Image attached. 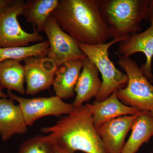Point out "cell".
<instances>
[{
	"label": "cell",
	"instance_id": "1",
	"mask_svg": "<svg viewBox=\"0 0 153 153\" xmlns=\"http://www.w3.org/2000/svg\"><path fill=\"white\" fill-rule=\"evenodd\" d=\"M52 16L78 43L98 45L110 38L98 0H60Z\"/></svg>",
	"mask_w": 153,
	"mask_h": 153
},
{
	"label": "cell",
	"instance_id": "2",
	"mask_svg": "<svg viewBox=\"0 0 153 153\" xmlns=\"http://www.w3.org/2000/svg\"><path fill=\"white\" fill-rule=\"evenodd\" d=\"M55 145L71 152L105 153L88 104L74 107L54 125L41 128Z\"/></svg>",
	"mask_w": 153,
	"mask_h": 153
},
{
	"label": "cell",
	"instance_id": "3",
	"mask_svg": "<svg viewBox=\"0 0 153 153\" xmlns=\"http://www.w3.org/2000/svg\"><path fill=\"white\" fill-rule=\"evenodd\" d=\"M110 38H127L142 30L150 0H98Z\"/></svg>",
	"mask_w": 153,
	"mask_h": 153
},
{
	"label": "cell",
	"instance_id": "4",
	"mask_svg": "<svg viewBox=\"0 0 153 153\" xmlns=\"http://www.w3.org/2000/svg\"><path fill=\"white\" fill-rule=\"evenodd\" d=\"M128 37L114 39L108 43L98 45H86L78 42V47L101 74V88L96 97L97 101L104 100L113 92L124 88L127 84V75L116 68L109 58L108 51L113 45L125 41Z\"/></svg>",
	"mask_w": 153,
	"mask_h": 153
},
{
	"label": "cell",
	"instance_id": "5",
	"mask_svg": "<svg viewBox=\"0 0 153 153\" xmlns=\"http://www.w3.org/2000/svg\"><path fill=\"white\" fill-rule=\"evenodd\" d=\"M118 64L125 71L128 78L126 86L116 91L119 100L140 111H153V85L136 62L130 57L120 56Z\"/></svg>",
	"mask_w": 153,
	"mask_h": 153
},
{
	"label": "cell",
	"instance_id": "6",
	"mask_svg": "<svg viewBox=\"0 0 153 153\" xmlns=\"http://www.w3.org/2000/svg\"><path fill=\"white\" fill-rule=\"evenodd\" d=\"M25 2L13 0L0 11V48L27 47L30 43L43 41L44 38L35 27L33 33H28L18 21V17L23 14Z\"/></svg>",
	"mask_w": 153,
	"mask_h": 153
},
{
	"label": "cell",
	"instance_id": "7",
	"mask_svg": "<svg viewBox=\"0 0 153 153\" xmlns=\"http://www.w3.org/2000/svg\"><path fill=\"white\" fill-rule=\"evenodd\" d=\"M43 31L49 43L47 57L53 60L57 66L68 61L86 58L78 47V42L60 28L52 16L45 23Z\"/></svg>",
	"mask_w": 153,
	"mask_h": 153
},
{
	"label": "cell",
	"instance_id": "8",
	"mask_svg": "<svg viewBox=\"0 0 153 153\" xmlns=\"http://www.w3.org/2000/svg\"><path fill=\"white\" fill-rule=\"evenodd\" d=\"M7 95L18 102L27 126L33 125L36 120L44 117L69 114L74 108L73 104L66 103L56 96L26 98L16 95L10 90Z\"/></svg>",
	"mask_w": 153,
	"mask_h": 153
},
{
	"label": "cell",
	"instance_id": "9",
	"mask_svg": "<svg viewBox=\"0 0 153 153\" xmlns=\"http://www.w3.org/2000/svg\"><path fill=\"white\" fill-rule=\"evenodd\" d=\"M25 63L26 94L34 96L49 89L53 84L58 66L47 57L32 56L23 60Z\"/></svg>",
	"mask_w": 153,
	"mask_h": 153
},
{
	"label": "cell",
	"instance_id": "10",
	"mask_svg": "<svg viewBox=\"0 0 153 153\" xmlns=\"http://www.w3.org/2000/svg\"><path fill=\"white\" fill-rule=\"evenodd\" d=\"M140 112L114 119L96 128L105 153H121L126 137Z\"/></svg>",
	"mask_w": 153,
	"mask_h": 153
},
{
	"label": "cell",
	"instance_id": "11",
	"mask_svg": "<svg viewBox=\"0 0 153 153\" xmlns=\"http://www.w3.org/2000/svg\"><path fill=\"white\" fill-rule=\"evenodd\" d=\"M117 52L121 56L130 57L138 52H142L146 57V62L140 67L150 82L153 81L152 60L153 57V25L143 32L134 33L125 41L119 43Z\"/></svg>",
	"mask_w": 153,
	"mask_h": 153
},
{
	"label": "cell",
	"instance_id": "12",
	"mask_svg": "<svg viewBox=\"0 0 153 153\" xmlns=\"http://www.w3.org/2000/svg\"><path fill=\"white\" fill-rule=\"evenodd\" d=\"M27 131V126L20 106L12 99H0V134L3 141L16 134H23Z\"/></svg>",
	"mask_w": 153,
	"mask_h": 153
},
{
	"label": "cell",
	"instance_id": "13",
	"mask_svg": "<svg viewBox=\"0 0 153 153\" xmlns=\"http://www.w3.org/2000/svg\"><path fill=\"white\" fill-rule=\"evenodd\" d=\"M98 72L95 65L87 57L83 60L82 71L74 89L76 93L73 103L74 107L82 106L84 102L97 96L102 82Z\"/></svg>",
	"mask_w": 153,
	"mask_h": 153
},
{
	"label": "cell",
	"instance_id": "14",
	"mask_svg": "<svg viewBox=\"0 0 153 153\" xmlns=\"http://www.w3.org/2000/svg\"><path fill=\"white\" fill-rule=\"evenodd\" d=\"M91 111L95 128L108 121L139 112V110L127 106L117 97L116 91L102 101L95 100L92 104H88Z\"/></svg>",
	"mask_w": 153,
	"mask_h": 153
},
{
	"label": "cell",
	"instance_id": "15",
	"mask_svg": "<svg viewBox=\"0 0 153 153\" xmlns=\"http://www.w3.org/2000/svg\"><path fill=\"white\" fill-rule=\"evenodd\" d=\"M83 60L68 61L58 66L52 84L55 96L62 100L74 96Z\"/></svg>",
	"mask_w": 153,
	"mask_h": 153
},
{
	"label": "cell",
	"instance_id": "16",
	"mask_svg": "<svg viewBox=\"0 0 153 153\" xmlns=\"http://www.w3.org/2000/svg\"><path fill=\"white\" fill-rule=\"evenodd\" d=\"M131 132L121 153H136L153 137V117L147 111H141L132 126Z\"/></svg>",
	"mask_w": 153,
	"mask_h": 153
},
{
	"label": "cell",
	"instance_id": "17",
	"mask_svg": "<svg viewBox=\"0 0 153 153\" xmlns=\"http://www.w3.org/2000/svg\"><path fill=\"white\" fill-rule=\"evenodd\" d=\"M59 2V0H28L25 2L22 15L38 32H42Z\"/></svg>",
	"mask_w": 153,
	"mask_h": 153
},
{
	"label": "cell",
	"instance_id": "18",
	"mask_svg": "<svg viewBox=\"0 0 153 153\" xmlns=\"http://www.w3.org/2000/svg\"><path fill=\"white\" fill-rule=\"evenodd\" d=\"M21 61L9 60L0 63V86L2 89L15 91L24 95L26 94L25 66Z\"/></svg>",
	"mask_w": 153,
	"mask_h": 153
},
{
	"label": "cell",
	"instance_id": "19",
	"mask_svg": "<svg viewBox=\"0 0 153 153\" xmlns=\"http://www.w3.org/2000/svg\"><path fill=\"white\" fill-rule=\"evenodd\" d=\"M49 50V43L45 41L27 47H1L0 63L9 60L22 61L27 57H47Z\"/></svg>",
	"mask_w": 153,
	"mask_h": 153
},
{
	"label": "cell",
	"instance_id": "20",
	"mask_svg": "<svg viewBox=\"0 0 153 153\" xmlns=\"http://www.w3.org/2000/svg\"><path fill=\"white\" fill-rule=\"evenodd\" d=\"M55 146L47 135H37L22 143L18 153H55Z\"/></svg>",
	"mask_w": 153,
	"mask_h": 153
},
{
	"label": "cell",
	"instance_id": "21",
	"mask_svg": "<svg viewBox=\"0 0 153 153\" xmlns=\"http://www.w3.org/2000/svg\"><path fill=\"white\" fill-rule=\"evenodd\" d=\"M150 22L151 25H153V0L150 1L149 7H148L147 17Z\"/></svg>",
	"mask_w": 153,
	"mask_h": 153
},
{
	"label": "cell",
	"instance_id": "22",
	"mask_svg": "<svg viewBox=\"0 0 153 153\" xmlns=\"http://www.w3.org/2000/svg\"><path fill=\"white\" fill-rule=\"evenodd\" d=\"M13 0H0V11L9 5Z\"/></svg>",
	"mask_w": 153,
	"mask_h": 153
},
{
	"label": "cell",
	"instance_id": "23",
	"mask_svg": "<svg viewBox=\"0 0 153 153\" xmlns=\"http://www.w3.org/2000/svg\"><path fill=\"white\" fill-rule=\"evenodd\" d=\"M55 153H76V152H71L66 150V149H63V148L58 146L57 145H55Z\"/></svg>",
	"mask_w": 153,
	"mask_h": 153
},
{
	"label": "cell",
	"instance_id": "24",
	"mask_svg": "<svg viewBox=\"0 0 153 153\" xmlns=\"http://www.w3.org/2000/svg\"><path fill=\"white\" fill-rule=\"evenodd\" d=\"M7 97L6 94L4 93L2 91V89L0 86V99L2 98H6Z\"/></svg>",
	"mask_w": 153,
	"mask_h": 153
},
{
	"label": "cell",
	"instance_id": "25",
	"mask_svg": "<svg viewBox=\"0 0 153 153\" xmlns=\"http://www.w3.org/2000/svg\"><path fill=\"white\" fill-rule=\"evenodd\" d=\"M149 113L153 117V111H152V112H149Z\"/></svg>",
	"mask_w": 153,
	"mask_h": 153
},
{
	"label": "cell",
	"instance_id": "26",
	"mask_svg": "<svg viewBox=\"0 0 153 153\" xmlns=\"http://www.w3.org/2000/svg\"></svg>",
	"mask_w": 153,
	"mask_h": 153
}]
</instances>
